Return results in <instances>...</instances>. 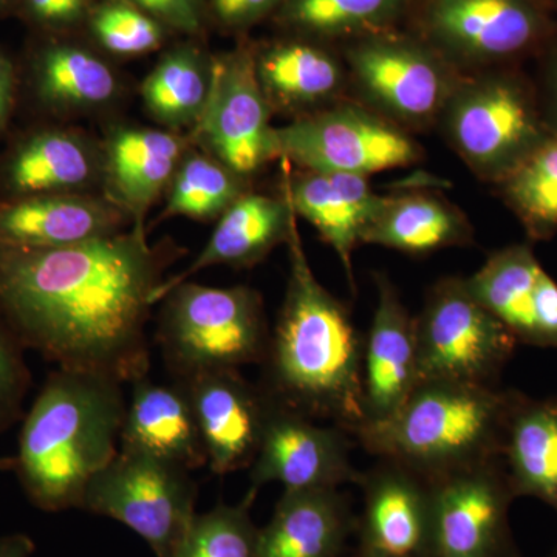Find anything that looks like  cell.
Instances as JSON below:
<instances>
[{
	"label": "cell",
	"instance_id": "1",
	"mask_svg": "<svg viewBox=\"0 0 557 557\" xmlns=\"http://www.w3.org/2000/svg\"><path fill=\"white\" fill-rule=\"evenodd\" d=\"M163 267L137 223L69 247L0 245V313L58 369L132 384L148 376L146 322Z\"/></svg>",
	"mask_w": 557,
	"mask_h": 557
},
{
	"label": "cell",
	"instance_id": "2",
	"mask_svg": "<svg viewBox=\"0 0 557 557\" xmlns=\"http://www.w3.org/2000/svg\"><path fill=\"white\" fill-rule=\"evenodd\" d=\"M289 274L276 327L263 359L265 388L274 401L355 432L364 424L362 351L350 311L318 281L298 228L287 242Z\"/></svg>",
	"mask_w": 557,
	"mask_h": 557
},
{
	"label": "cell",
	"instance_id": "3",
	"mask_svg": "<svg viewBox=\"0 0 557 557\" xmlns=\"http://www.w3.org/2000/svg\"><path fill=\"white\" fill-rule=\"evenodd\" d=\"M123 383L78 370L51 373L24 418L11 469L46 512L81 508L90 480L119 454Z\"/></svg>",
	"mask_w": 557,
	"mask_h": 557
},
{
	"label": "cell",
	"instance_id": "4",
	"mask_svg": "<svg viewBox=\"0 0 557 557\" xmlns=\"http://www.w3.org/2000/svg\"><path fill=\"white\" fill-rule=\"evenodd\" d=\"M520 392L448 380H424L386 421L354 438L368 453L397 461L431 483L500 460Z\"/></svg>",
	"mask_w": 557,
	"mask_h": 557
},
{
	"label": "cell",
	"instance_id": "5",
	"mask_svg": "<svg viewBox=\"0 0 557 557\" xmlns=\"http://www.w3.org/2000/svg\"><path fill=\"white\" fill-rule=\"evenodd\" d=\"M163 299L157 339L174 380L262 364L270 332L256 289L205 287L188 281Z\"/></svg>",
	"mask_w": 557,
	"mask_h": 557
},
{
	"label": "cell",
	"instance_id": "6",
	"mask_svg": "<svg viewBox=\"0 0 557 557\" xmlns=\"http://www.w3.org/2000/svg\"><path fill=\"white\" fill-rule=\"evenodd\" d=\"M438 121L469 170L494 185L552 135L536 87L508 69H487L458 79Z\"/></svg>",
	"mask_w": 557,
	"mask_h": 557
},
{
	"label": "cell",
	"instance_id": "7",
	"mask_svg": "<svg viewBox=\"0 0 557 557\" xmlns=\"http://www.w3.org/2000/svg\"><path fill=\"white\" fill-rule=\"evenodd\" d=\"M197 493L186 469L120 449L90 480L79 509L123 523L153 555L172 557L196 519Z\"/></svg>",
	"mask_w": 557,
	"mask_h": 557
},
{
	"label": "cell",
	"instance_id": "8",
	"mask_svg": "<svg viewBox=\"0 0 557 557\" xmlns=\"http://www.w3.org/2000/svg\"><path fill=\"white\" fill-rule=\"evenodd\" d=\"M420 381L448 380L498 386L518 339L469 292L467 281L446 277L429 292L416 318Z\"/></svg>",
	"mask_w": 557,
	"mask_h": 557
},
{
	"label": "cell",
	"instance_id": "9",
	"mask_svg": "<svg viewBox=\"0 0 557 557\" xmlns=\"http://www.w3.org/2000/svg\"><path fill=\"white\" fill-rule=\"evenodd\" d=\"M346 61L368 108L399 127L438 120L460 79L457 69L423 39L394 30L351 40Z\"/></svg>",
	"mask_w": 557,
	"mask_h": 557
},
{
	"label": "cell",
	"instance_id": "10",
	"mask_svg": "<svg viewBox=\"0 0 557 557\" xmlns=\"http://www.w3.org/2000/svg\"><path fill=\"white\" fill-rule=\"evenodd\" d=\"M278 159L306 171L370 177L417 163L420 146L375 110L341 102L276 127Z\"/></svg>",
	"mask_w": 557,
	"mask_h": 557
},
{
	"label": "cell",
	"instance_id": "11",
	"mask_svg": "<svg viewBox=\"0 0 557 557\" xmlns=\"http://www.w3.org/2000/svg\"><path fill=\"white\" fill-rule=\"evenodd\" d=\"M548 9L537 0H426L421 30L454 67L494 69L552 39Z\"/></svg>",
	"mask_w": 557,
	"mask_h": 557
},
{
	"label": "cell",
	"instance_id": "12",
	"mask_svg": "<svg viewBox=\"0 0 557 557\" xmlns=\"http://www.w3.org/2000/svg\"><path fill=\"white\" fill-rule=\"evenodd\" d=\"M209 156L240 177L278 159L271 106L256 73L255 51L239 49L212 62V90L197 126Z\"/></svg>",
	"mask_w": 557,
	"mask_h": 557
},
{
	"label": "cell",
	"instance_id": "13",
	"mask_svg": "<svg viewBox=\"0 0 557 557\" xmlns=\"http://www.w3.org/2000/svg\"><path fill=\"white\" fill-rule=\"evenodd\" d=\"M335 424L324 426L271 398L258 456L249 467V491L269 483L284 491L338 490L357 485L361 471L351 463L354 440Z\"/></svg>",
	"mask_w": 557,
	"mask_h": 557
},
{
	"label": "cell",
	"instance_id": "14",
	"mask_svg": "<svg viewBox=\"0 0 557 557\" xmlns=\"http://www.w3.org/2000/svg\"><path fill=\"white\" fill-rule=\"evenodd\" d=\"M434 486L437 557H522L509 525L516 496L502 458Z\"/></svg>",
	"mask_w": 557,
	"mask_h": 557
},
{
	"label": "cell",
	"instance_id": "15",
	"mask_svg": "<svg viewBox=\"0 0 557 557\" xmlns=\"http://www.w3.org/2000/svg\"><path fill=\"white\" fill-rule=\"evenodd\" d=\"M358 549L380 557H437L435 486L397 461L380 458L361 472Z\"/></svg>",
	"mask_w": 557,
	"mask_h": 557
},
{
	"label": "cell",
	"instance_id": "16",
	"mask_svg": "<svg viewBox=\"0 0 557 557\" xmlns=\"http://www.w3.org/2000/svg\"><path fill=\"white\" fill-rule=\"evenodd\" d=\"M175 381L188 394L211 471L228 475L251 467L271 408L265 388L249 383L239 370H214Z\"/></svg>",
	"mask_w": 557,
	"mask_h": 557
},
{
	"label": "cell",
	"instance_id": "17",
	"mask_svg": "<svg viewBox=\"0 0 557 557\" xmlns=\"http://www.w3.org/2000/svg\"><path fill=\"white\" fill-rule=\"evenodd\" d=\"M375 284L379 299L362 351V426L394 416L420 383L416 319L386 274H376Z\"/></svg>",
	"mask_w": 557,
	"mask_h": 557
},
{
	"label": "cell",
	"instance_id": "18",
	"mask_svg": "<svg viewBox=\"0 0 557 557\" xmlns=\"http://www.w3.org/2000/svg\"><path fill=\"white\" fill-rule=\"evenodd\" d=\"M282 193L293 211L314 226L319 236L338 255L348 284L355 289V248L380 214L387 196H380L369 185V177L333 172L306 171L285 175Z\"/></svg>",
	"mask_w": 557,
	"mask_h": 557
},
{
	"label": "cell",
	"instance_id": "19",
	"mask_svg": "<svg viewBox=\"0 0 557 557\" xmlns=\"http://www.w3.org/2000/svg\"><path fill=\"white\" fill-rule=\"evenodd\" d=\"M296 218L298 215L284 193L281 197L245 193L220 215L218 226L200 255L177 276L161 282L153 289L150 302L156 306L172 288L211 267L249 269L262 262L278 245H287Z\"/></svg>",
	"mask_w": 557,
	"mask_h": 557
},
{
	"label": "cell",
	"instance_id": "20",
	"mask_svg": "<svg viewBox=\"0 0 557 557\" xmlns=\"http://www.w3.org/2000/svg\"><path fill=\"white\" fill-rule=\"evenodd\" d=\"M120 449L146 454L194 471L208 465L207 449L182 383H156L148 376L132 383Z\"/></svg>",
	"mask_w": 557,
	"mask_h": 557
},
{
	"label": "cell",
	"instance_id": "21",
	"mask_svg": "<svg viewBox=\"0 0 557 557\" xmlns=\"http://www.w3.org/2000/svg\"><path fill=\"white\" fill-rule=\"evenodd\" d=\"M127 218L113 201L81 193L24 197L0 211V245L44 249L120 233Z\"/></svg>",
	"mask_w": 557,
	"mask_h": 557
},
{
	"label": "cell",
	"instance_id": "22",
	"mask_svg": "<svg viewBox=\"0 0 557 557\" xmlns=\"http://www.w3.org/2000/svg\"><path fill=\"white\" fill-rule=\"evenodd\" d=\"M189 145L172 131L119 127L109 135L102 152V175L110 197L137 225L170 188L172 177Z\"/></svg>",
	"mask_w": 557,
	"mask_h": 557
},
{
	"label": "cell",
	"instance_id": "23",
	"mask_svg": "<svg viewBox=\"0 0 557 557\" xmlns=\"http://www.w3.org/2000/svg\"><path fill=\"white\" fill-rule=\"evenodd\" d=\"M355 530L357 516L339 487L284 491L259 528L256 557H344Z\"/></svg>",
	"mask_w": 557,
	"mask_h": 557
},
{
	"label": "cell",
	"instance_id": "24",
	"mask_svg": "<svg viewBox=\"0 0 557 557\" xmlns=\"http://www.w3.org/2000/svg\"><path fill=\"white\" fill-rule=\"evenodd\" d=\"M502 461L516 497H534L557 512V397L520 392L509 417Z\"/></svg>",
	"mask_w": 557,
	"mask_h": 557
},
{
	"label": "cell",
	"instance_id": "25",
	"mask_svg": "<svg viewBox=\"0 0 557 557\" xmlns=\"http://www.w3.org/2000/svg\"><path fill=\"white\" fill-rule=\"evenodd\" d=\"M255 60L271 109L319 108L339 94L346 79L338 58L307 39L271 44L255 53Z\"/></svg>",
	"mask_w": 557,
	"mask_h": 557
},
{
	"label": "cell",
	"instance_id": "26",
	"mask_svg": "<svg viewBox=\"0 0 557 557\" xmlns=\"http://www.w3.org/2000/svg\"><path fill=\"white\" fill-rule=\"evenodd\" d=\"M471 240L472 228L463 212L428 194L387 197L362 236V245H379L416 256L463 247Z\"/></svg>",
	"mask_w": 557,
	"mask_h": 557
},
{
	"label": "cell",
	"instance_id": "27",
	"mask_svg": "<svg viewBox=\"0 0 557 557\" xmlns=\"http://www.w3.org/2000/svg\"><path fill=\"white\" fill-rule=\"evenodd\" d=\"M102 174V153L86 138L46 131L22 143L11 157L10 188L22 196L81 193Z\"/></svg>",
	"mask_w": 557,
	"mask_h": 557
},
{
	"label": "cell",
	"instance_id": "28",
	"mask_svg": "<svg viewBox=\"0 0 557 557\" xmlns=\"http://www.w3.org/2000/svg\"><path fill=\"white\" fill-rule=\"evenodd\" d=\"M542 271L533 249L528 245H511L493 252L485 265L465 281L474 298L518 343L537 347L534 293Z\"/></svg>",
	"mask_w": 557,
	"mask_h": 557
},
{
	"label": "cell",
	"instance_id": "29",
	"mask_svg": "<svg viewBox=\"0 0 557 557\" xmlns=\"http://www.w3.org/2000/svg\"><path fill=\"white\" fill-rule=\"evenodd\" d=\"M33 64L40 100L51 108L97 109L109 104L119 94V78L108 62L76 44H44Z\"/></svg>",
	"mask_w": 557,
	"mask_h": 557
},
{
	"label": "cell",
	"instance_id": "30",
	"mask_svg": "<svg viewBox=\"0 0 557 557\" xmlns=\"http://www.w3.org/2000/svg\"><path fill=\"white\" fill-rule=\"evenodd\" d=\"M212 90V62L196 47L168 51L141 84L146 109L168 131L199 126Z\"/></svg>",
	"mask_w": 557,
	"mask_h": 557
},
{
	"label": "cell",
	"instance_id": "31",
	"mask_svg": "<svg viewBox=\"0 0 557 557\" xmlns=\"http://www.w3.org/2000/svg\"><path fill=\"white\" fill-rule=\"evenodd\" d=\"M409 0H285L278 20L317 39H359L388 32Z\"/></svg>",
	"mask_w": 557,
	"mask_h": 557
},
{
	"label": "cell",
	"instance_id": "32",
	"mask_svg": "<svg viewBox=\"0 0 557 557\" xmlns=\"http://www.w3.org/2000/svg\"><path fill=\"white\" fill-rule=\"evenodd\" d=\"M497 186L530 239L548 240L556 236L557 137L549 135Z\"/></svg>",
	"mask_w": 557,
	"mask_h": 557
},
{
	"label": "cell",
	"instance_id": "33",
	"mask_svg": "<svg viewBox=\"0 0 557 557\" xmlns=\"http://www.w3.org/2000/svg\"><path fill=\"white\" fill-rule=\"evenodd\" d=\"M244 194V177L209 153L188 150L172 177L163 218L220 219Z\"/></svg>",
	"mask_w": 557,
	"mask_h": 557
},
{
	"label": "cell",
	"instance_id": "34",
	"mask_svg": "<svg viewBox=\"0 0 557 557\" xmlns=\"http://www.w3.org/2000/svg\"><path fill=\"white\" fill-rule=\"evenodd\" d=\"M256 496L248 490L240 504H219L197 515L172 557H256L259 528L251 518Z\"/></svg>",
	"mask_w": 557,
	"mask_h": 557
},
{
	"label": "cell",
	"instance_id": "35",
	"mask_svg": "<svg viewBox=\"0 0 557 557\" xmlns=\"http://www.w3.org/2000/svg\"><path fill=\"white\" fill-rule=\"evenodd\" d=\"M90 30L101 47L119 57L159 49L166 28L127 0H109L89 13Z\"/></svg>",
	"mask_w": 557,
	"mask_h": 557
},
{
	"label": "cell",
	"instance_id": "36",
	"mask_svg": "<svg viewBox=\"0 0 557 557\" xmlns=\"http://www.w3.org/2000/svg\"><path fill=\"white\" fill-rule=\"evenodd\" d=\"M22 348L13 330L0 319V434L21 417L22 403L30 386Z\"/></svg>",
	"mask_w": 557,
	"mask_h": 557
},
{
	"label": "cell",
	"instance_id": "37",
	"mask_svg": "<svg viewBox=\"0 0 557 557\" xmlns=\"http://www.w3.org/2000/svg\"><path fill=\"white\" fill-rule=\"evenodd\" d=\"M90 0H20L17 9L35 27L64 32L78 25L89 14Z\"/></svg>",
	"mask_w": 557,
	"mask_h": 557
},
{
	"label": "cell",
	"instance_id": "38",
	"mask_svg": "<svg viewBox=\"0 0 557 557\" xmlns=\"http://www.w3.org/2000/svg\"><path fill=\"white\" fill-rule=\"evenodd\" d=\"M148 13L166 30L197 35L203 28V0H127Z\"/></svg>",
	"mask_w": 557,
	"mask_h": 557
},
{
	"label": "cell",
	"instance_id": "39",
	"mask_svg": "<svg viewBox=\"0 0 557 557\" xmlns=\"http://www.w3.org/2000/svg\"><path fill=\"white\" fill-rule=\"evenodd\" d=\"M285 0H211L212 11L220 24L233 30L251 27L281 9Z\"/></svg>",
	"mask_w": 557,
	"mask_h": 557
},
{
	"label": "cell",
	"instance_id": "40",
	"mask_svg": "<svg viewBox=\"0 0 557 557\" xmlns=\"http://www.w3.org/2000/svg\"><path fill=\"white\" fill-rule=\"evenodd\" d=\"M534 322L537 347H557V284L545 270L534 293Z\"/></svg>",
	"mask_w": 557,
	"mask_h": 557
},
{
	"label": "cell",
	"instance_id": "41",
	"mask_svg": "<svg viewBox=\"0 0 557 557\" xmlns=\"http://www.w3.org/2000/svg\"><path fill=\"white\" fill-rule=\"evenodd\" d=\"M536 90L545 126L557 137V42H553L545 54L541 87Z\"/></svg>",
	"mask_w": 557,
	"mask_h": 557
},
{
	"label": "cell",
	"instance_id": "42",
	"mask_svg": "<svg viewBox=\"0 0 557 557\" xmlns=\"http://www.w3.org/2000/svg\"><path fill=\"white\" fill-rule=\"evenodd\" d=\"M14 97V73L9 58L0 51V127L9 120Z\"/></svg>",
	"mask_w": 557,
	"mask_h": 557
},
{
	"label": "cell",
	"instance_id": "43",
	"mask_svg": "<svg viewBox=\"0 0 557 557\" xmlns=\"http://www.w3.org/2000/svg\"><path fill=\"white\" fill-rule=\"evenodd\" d=\"M35 541L28 534L13 533L0 537V557H33Z\"/></svg>",
	"mask_w": 557,
	"mask_h": 557
},
{
	"label": "cell",
	"instance_id": "44",
	"mask_svg": "<svg viewBox=\"0 0 557 557\" xmlns=\"http://www.w3.org/2000/svg\"><path fill=\"white\" fill-rule=\"evenodd\" d=\"M17 5H20V0H0V14L10 9H17Z\"/></svg>",
	"mask_w": 557,
	"mask_h": 557
},
{
	"label": "cell",
	"instance_id": "45",
	"mask_svg": "<svg viewBox=\"0 0 557 557\" xmlns=\"http://www.w3.org/2000/svg\"><path fill=\"white\" fill-rule=\"evenodd\" d=\"M350 557H380L375 555H370V553L362 552V549H358Z\"/></svg>",
	"mask_w": 557,
	"mask_h": 557
},
{
	"label": "cell",
	"instance_id": "46",
	"mask_svg": "<svg viewBox=\"0 0 557 557\" xmlns=\"http://www.w3.org/2000/svg\"><path fill=\"white\" fill-rule=\"evenodd\" d=\"M549 7H556L557 9V0H547Z\"/></svg>",
	"mask_w": 557,
	"mask_h": 557
},
{
	"label": "cell",
	"instance_id": "47",
	"mask_svg": "<svg viewBox=\"0 0 557 557\" xmlns=\"http://www.w3.org/2000/svg\"><path fill=\"white\" fill-rule=\"evenodd\" d=\"M537 2H542V3H545V5H548L547 0H537ZM548 7H549V5H548Z\"/></svg>",
	"mask_w": 557,
	"mask_h": 557
},
{
	"label": "cell",
	"instance_id": "48",
	"mask_svg": "<svg viewBox=\"0 0 557 557\" xmlns=\"http://www.w3.org/2000/svg\"><path fill=\"white\" fill-rule=\"evenodd\" d=\"M549 557H557V549H556V552H555V553H553V555H552V556H549Z\"/></svg>",
	"mask_w": 557,
	"mask_h": 557
}]
</instances>
